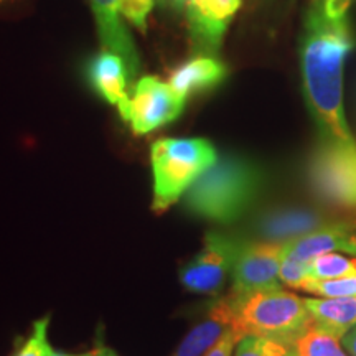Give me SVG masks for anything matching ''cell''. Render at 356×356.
<instances>
[{
	"instance_id": "cell-10",
	"label": "cell",
	"mask_w": 356,
	"mask_h": 356,
	"mask_svg": "<svg viewBox=\"0 0 356 356\" xmlns=\"http://www.w3.org/2000/svg\"><path fill=\"white\" fill-rule=\"evenodd\" d=\"M88 79L102 99L109 104L118 106L119 114L122 118L127 109V91L132 81L126 60L118 53L102 48L89 60Z\"/></svg>"
},
{
	"instance_id": "cell-25",
	"label": "cell",
	"mask_w": 356,
	"mask_h": 356,
	"mask_svg": "<svg viewBox=\"0 0 356 356\" xmlns=\"http://www.w3.org/2000/svg\"><path fill=\"white\" fill-rule=\"evenodd\" d=\"M351 0H325V6L330 10H343V8L350 7Z\"/></svg>"
},
{
	"instance_id": "cell-3",
	"label": "cell",
	"mask_w": 356,
	"mask_h": 356,
	"mask_svg": "<svg viewBox=\"0 0 356 356\" xmlns=\"http://www.w3.org/2000/svg\"><path fill=\"white\" fill-rule=\"evenodd\" d=\"M226 297L233 309V328L241 337H267L292 348L293 341L314 323L305 299L280 287Z\"/></svg>"
},
{
	"instance_id": "cell-12",
	"label": "cell",
	"mask_w": 356,
	"mask_h": 356,
	"mask_svg": "<svg viewBox=\"0 0 356 356\" xmlns=\"http://www.w3.org/2000/svg\"><path fill=\"white\" fill-rule=\"evenodd\" d=\"M231 327H233V309L228 297H222L210 307L207 318L186 333L172 356H203Z\"/></svg>"
},
{
	"instance_id": "cell-14",
	"label": "cell",
	"mask_w": 356,
	"mask_h": 356,
	"mask_svg": "<svg viewBox=\"0 0 356 356\" xmlns=\"http://www.w3.org/2000/svg\"><path fill=\"white\" fill-rule=\"evenodd\" d=\"M314 323L341 338L356 325V296L305 299Z\"/></svg>"
},
{
	"instance_id": "cell-24",
	"label": "cell",
	"mask_w": 356,
	"mask_h": 356,
	"mask_svg": "<svg viewBox=\"0 0 356 356\" xmlns=\"http://www.w3.org/2000/svg\"><path fill=\"white\" fill-rule=\"evenodd\" d=\"M162 7L173 8V10H185V2L186 0H155Z\"/></svg>"
},
{
	"instance_id": "cell-20",
	"label": "cell",
	"mask_w": 356,
	"mask_h": 356,
	"mask_svg": "<svg viewBox=\"0 0 356 356\" xmlns=\"http://www.w3.org/2000/svg\"><path fill=\"white\" fill-rule=\"evenodd\" d=\"M48 325H50L48 317L35 322L32 333L22 341L13 356H50L55 350L48 340Z\"/></svg>"
},
{
	"instance_id": "cell-27",
	"label": "cell",
	"mask_w": 356,
	"mask_h": 356,
	"mask_svg": "<svg viewBox=\"0 0 356 356\" xmlns=\"http://www.w3.org/2000/svg\"><path fill=\"white\" fill-rule=\"evenodd\" d=\"M50 356H92V351H89V353H83V355H70V353H56V351H53Z\"/></svg>"
},
{
	"instance_id": "cell-22",
	"label": "cell",
	"mask_w": 356,
	"mask_h": 356,
	"mask_svg": "<svg viewBox=\"0 0 356 356\" xmlns=\"http://www.w3.org/2000/svg\"><path fill=\"white\" fill-rule=\"evenodd\" d=\"M239 338H241V335L231 327L222 333L220 340H218L216 343L213 345L203 356H231L233 355V350H236V345H238Z\"/></svg>"
},
{
	"instance_id": "cell-4",
	"label": "cell",
	"mask_w": 356,
	"mask_h": 356,
	"mask_svg": "<svg viewBox=\"0 0 356 356\" xmlns=\"http://www.w3.org/2000/svg\"><path fill=\"white\" fill-rule=\"evenodd\" d=\"M218 160L207 139H159L150 149L154 172V203L157 213L168 210L193 181Z\"/></svg>"
},
{
	"instance_id": "cell-2",
	"label": "cell",
	"mask_w": 356,
	"mask_h": 356,
	"mask_svg": "<svg viewBox=\"0 0 356 356\" xmlns=\"http://www.w3.org/2000/svg\"><path fill=\"white\" fill-rule=\"evenodd\" d=\"M264 186V173L254 162L241 157L216 160L186 190L185 203L195 215L218 222L243 216Z\"/></svg>"
},
{
	"instance_id": "cell-9",
	"label": "cell",
	"mask_w": 356,
	"mask_h": 356,
	"mask_svg": "<svg viewBox=\"0 0 356 356\" xmlns=\"http://www.w3.org/2000/svg\"><path fill=\"white\" fill-rule=\"evenodd\" d=\"M327 252L356 254V221H340L284 243V256L309 264Z\"/></svg>"
},
{
	"instance_id": "cell-28",
	"label": "cell",
	"mask_w": 356,
	"mask_h": 356,
	"mask_svg": "<svg viewBox=\"0 0 356 356\" xmlns=\"http://www.w3.org/2000/svg\"><path fill=\"white\" fill-rule=\"evenodd\" d=\"M287 356H297L296 353H293V351H292V348H291V351H289V353H287Z\"/></svg>"
},
{
	"instance_id": "cell-23",
	"label": "cell",
	"mask_w": 356,
	"mask_h": 356,
	"mask_svg": "<svg viewBox=\"0 0 356 356\" xmlns=\"http://www.w3.org/2000/svg\"><path fill=\"white\" fill-rule=\"evenodd\" d=\"M341 345L350 356H356V325L341 337Z\"/></svg>"
},
{
	"instance_id": "cell-16",
	"label": "cell",
	"mask_w": 356,
	"mask_h": 356,
	"mask_svg": "<svg viewBox=\"0 0 356 356\" xmlns=\"http://www.w3.org/2000/svg\"><path fill=\"white\" fill-rule=\"evenodd\" d=\"M341 338L332 335L318 325L312 323L302 335L293 341L292 351L297 356H350L340 343Z\"/></svg>"
},
{
	"instance_id": "cell-7",
	"label": "cell",
	"mask_w": 356,
	"mask_h": 356,
	"mask_svg": "<svg viewBox=\"0 0 356 356\" xmlns=\"http://www.w3.org/2000/svg\"><path fill=\"white\" fill-rule=\"evenodd\" d=\"M241 244L226 234H208L202 251L181 269L180 280L185 289L197 293H216L229 270H233Z\"/></svg>"
},
{
	"instance_id": "cell-26",
	"label": "cell",
	"mask_w": 356,
	"mask_h": 356,
	"mask_svg": "<svg viewBox=\"0 0 356 356\" xmlns=\"http://www.w3.org/2000/svg\"><path fill=\"white\" fill-rule=\"evenodd\" d=\"M92 356H119L114 350L108 348V346H97L96 350H92Z\"/></svg>"
},
{
	"instance_id": "cell-19",
	"label": "cell",
	"mask_w": 356,
	"mask_h": 356,
	"mask_svg": "<svg viewBox=\"0 0 356 356\" xmlns=\"http://www.w3.org/2000/svg\"><path fill=\"white\" fill-rule=\"evenodd\" d=\"M300 291L317 293L322 297H353L356 296V274L327 280L309 279Z\"/></svg>"
},
{
	"instance_id": "cell-6",
	"label": "cell",
	"mask_w": 356,
	"mask_h": 356,
	"mask_svg": "<svg viewBox=\"0 0 356 356\" xmlns=\"http://www.w3.org/2000/svg\"><path fill=\"white\" fill-rule=\"evenodd\" d=\"M185 108V99L170 84L157 76H144L134 86L122 119L131 124L137 136H144L175 121Z\"/></svg>"
},
{
	"instance_id": "cell-13",
	"label": "cell",
	"mask_w": 356,
	"mask_h": 356,
	"mask_svg": "<svg viewBox=\"0 0 356 356\" xmlns=\"http://www.w3.org/2000/svg\"><path fill=\"white\" fill-rule=\"evenodd\" d=\"M228 74L225 63L210 55L195 56L172 71L168 84L178 96L186 97L220 84Z\"/></svg>"
},
{
	"instance_id": "cell-21",
	"label": "cell",
	"mask_w": 356,
	"mask_h": 356,
	"mask_svg": "<svg viewBox=\"0 0 356 356\" xmlns=\"http://www.w3.org/2000/svg\"><path fill=\"white\" fill-rule=\"evenodd\" d=\"M119 6L124 19L144 32L147 29V17L152 12L155 0H119Z\"/></svg>"
},
{
	"instance_id": "cell-1",
	"label": "cell",
	"mask_w": 356,
	"mask_h": 356,
	"mask_svg": "<svg viewBox=\"0 0 356 356\" xmlns=\"http://www.w3.org/2000/svg\"><path fill=\"white\" fill-rule=\"evenodd\" d=\"M353 47L348 8L330 10L325 0H312L300 37L304 95L323 140L341 145H356L343 109V68Z\"/></svg>"
},
{
	"instance_id": "cell-5",
	"label": "cell",
	"mask_w": 356,
	"mask_h": 356,
	"mask_svg": "<svg viewBox=\"0 0 356 356\" xmlns=\"http://www.w3.org/2000/svg\"><path fill=\"white\" fill-rule=\"evenodd\" d=\"M309 180L328 203L356 210V145L323 140L309 162Z\"/></svg>"
},
{
	"instance_id": "cell-11",
	"label": "cell",
	"mask_w": 356,
	"mask_h": 356,
	"mask_svg": "<svg viewBox=\"0 0 356 356\" xmlns=\"http://www.w3.org/2000/svg\"><path fill=\"white\" fill-rule=\"evenodd\" d=\"M89 6L95 13L97 33L104 50L114 51L126 60L131 78L137 74L139 70V55L136 44L132 42L131 33L121 19V6L119 0H89Z\"/></svg>"
},
{
	"instance_id": "cell-17",
	"label": "cell",
	"mask_w": 356,
	"mask_h": 356,
	"mask_svg": "<svg viewBox=\"0 0 356 356\" xmlns=\"http://www.w3.org/2000/svg\"><path fill=\"white\" fill-rule=\"evenodd\" d=\"M353 274H356V257H346L340 252H327L310 262L309 279L327 280Z\"/></svg>"
},
{
	"instance_id": "cell-18",
	"label": "cell",
	"mask_w": 356,
	"mask_h": 356,
	"mask_svg": "<svg viewBox=\"0 0 356 356\" xmlns=\"http://www.w3.org/2000/svg\"><path fill=\"white\" fill-rule=\"evenodd\" d=\"M291 346L273 338L244 335L236 345L234 356H287Z\"/></svg>"
},
{
	"instance_id": "cell-29",
	"label": "cell",
	"mask_w": 356,
	"mask_h": 356,
	"mask_svg": "<svg viewBox=\"0 0 356 356\" xmlns=\"http://www.w3.org/2000/svg\"><path fill=\"white\" fill-rule=\"evenodd\" d=\"M0 2H2V0H0Z\"/></svg>"
},
{
	"instance_id": "cell-15",
	"label": "cell",
	"mask_w": 356,
	"mask_h": 356,
	"mask_svg": "<svg viewBox=\"0 0 356 356\" xmlns=\"http://www.w3.org/2000/svg\"><path fill=\"white\" fill-rule=\"evenodd\" d=\"M322 225V218L307 211H274L261 221L259 231L269 241L287 243L297 236L307 234L310 231L318 229Z\"/></svg>"
},
{
	"instance_id": "cell-8",
	"label": "cell",
	"mask_w": 356,
	"mask_h": 356,
	"mask_svg": "<svg viewBox=\"0 0 356 356\" xmlns=\"http://www.w3.org/2000/svg\"><path fill=\"white\" fill-rule=\"evenodd\" d=\"M282 254L284 243H243L233 266L231 293L244 296V293L267 291V289H279Z\"/></svg>"
}]
</instances>
